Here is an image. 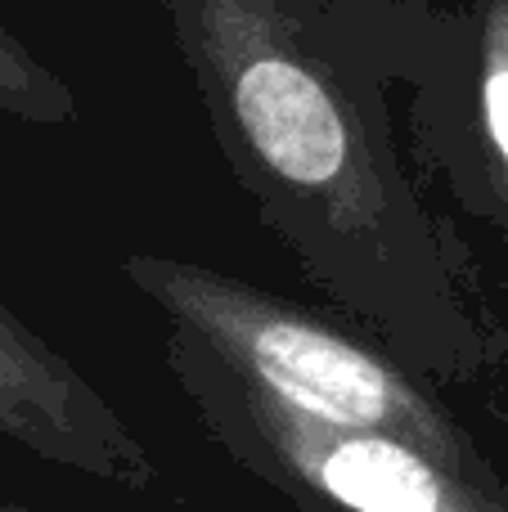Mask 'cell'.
<instances>
[{
	"label": "cell",
	"mask_w": 508,
	"mask_h": 512,
	"mask_svg": "<svg viewBox=\"0 0 508 512\" xmlns=\"http://www.w3.org/2000/svg\"><path fill=\"white\" fill-rule=\"evenodd\" d=\"M0 436L32 459L117 490H153L158 459L117 405L0 301Z\"/></svg>",
	"instance_id": "cell-4"
},
{
	"label": "cell",
	"mask_w": 508,
	"mask_h": 512,
	"mask_svg": "<svg viewBox=\"0 0 508 512\" xmlns=\"http://www.w3.org/2000/svg\"><path fill=\"white\" fill-rule=\"evenodd\" d=\"M216 149L306 279L423 382L508 360L473 261L414 198L324 0H167Z\"/></svg>",
	"instance_id": "cell-1"
},
{
	"label": "cell",
	"mask_w": 508,
	"mask_h": 512,
	"mask_svg": "<svg viewBox=\"0 0 508 512\" xmlns=\"http://www.w3.org/2000/svg\"><path fill=\"white\" fill-rule=\"evenodd\" d=\"M0 113L32 126H63L77 117V95L0 23Z\"/></svg>",
	"instance_id": "cell-6"
},
{
	"label": "cell",
	"mask_w": 508,
	"mask_h": 512,
	"mask_svg": "<svg viewBox=\"0 0 508 512\" xmlns=\"http://www.w3.org/2000/svg\"><path fill=\"white\" fill-rule=\"evenodd\" d=\"M0 512H36V508H23V504H14V499H0Z\"/></svg>",
	"instance_id": "cell-7"
},
{
	"label": "cell",
	"mask_w": 508,
	"mask_h": 512,
	"mask_svg": "<svg viewBox=\"0 0 508 512\" xmlns=\"http://www.w3.org/2000/svg\"><path fill=\"white\" fill-rule=\"evenodd\" d=\"M468 207L508 234V0H477L468 18Z\"/></svg>",
	"instance_id": "cell-5"
},
{
	"label": "cell",
	"mask_w": 508,
	"mask_h": 512,
	"mask_svg": "<svg viewBox=\"0 0 508 512\" xmlns=\"http://www.w3.org/2000/svg\"><path fill=\"white\" fill-rule=\"evenodd\" d=\"M122 274L167 315V328L194 333L239 378L284 409L342 432H374L423 445L464 472H495L464 423L432 387L387 355L360 328L176 256L131 252Z\"/></svg>",
	"instance_id": "cell-2"
},
{
	"label": "cell",
	"mask_w": 508,
	"mask_h": 512,
	"mask_svg": "<svg viewBox=\"0 0 508 512\" xmlns=\"http://www.w3.org/2000/svg\"><path fill=\"white\" fill-rule=\"evenodd\" d=\"M167 369L212 445L297 512H508L500 472L482 477L396 436L311 423L239 378L185 328H167Z\"/></svg>",
	"instance_id": "cell-3"
}]
</instances>
